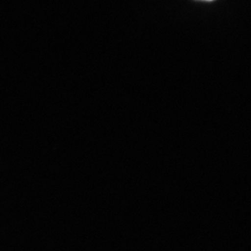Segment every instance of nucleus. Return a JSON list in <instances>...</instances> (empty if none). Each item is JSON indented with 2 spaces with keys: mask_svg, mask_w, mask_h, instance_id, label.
<instances>
[{
  "mask_svg": "<svg viewBox=\"0 0 251 251\" xmlns=\"http://www.w3.org/2000/svg\"><path fill=\"white\" fill-rule=\"evenodd\" d=\"M198 1H204V2H212V1H215V0H198Z\"/></svg>",
  "mask_w": 251,
  "mask_h": 251,
  "instance_id": "nucleus-1",
  "label": "nucleus"
}]
</instances>
